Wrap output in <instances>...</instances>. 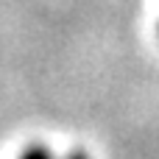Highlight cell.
<instances>
[{
    "label": "cell",
    "mask_w": 159,
    "mask_h": 159,
    "mask_svg": "<svg viewBox=\"0 0 159 159\" xmlns=\"http://www.w3.org/2000/svg\"><path fill=\"white\" fill-rule=\"evenodd\" d=\"M20 159H53V154L45 148V145H31V148H25Z\"/></svg>",
    "instance_id": "cell-1"
},
{
    "label": "cell",
    "mask_w": 159,
    "mask_h": 159,
    "mask_svg": "<svg viewBox=\"0 0 159 159\" xmlns=\"http://www.w3.org/2000/svg\"><path fill=\"white\" fill-rule=\"evenodd\" d=\"M67 159H89V157H87L84 151H73V154H70V157H67Z\"/></svg>",
    "instance_id": "cell-2"
}]
</instances>
